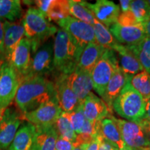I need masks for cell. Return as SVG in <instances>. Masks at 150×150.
Here are the masks:
<instances>
[{"label": "cell", "mask_w": 150, "mask_h": 150, "mask_svg": "<svg viewBox=\"0 0 150 150\" xmlns=\"http://www.w3.org/2000/svg\"><path fill=\"white\" fill-rule=\"evenodd\" d=\"M64 76L69 87L77 97L79 102L82 104L86 97L93 89L91 74L76 67L72 72L64 74Z\"/></svg>", "instance_id": "15"}, {"label": "cell", "mask_w": 150, "mask_h": 150, "mask_svg": "<svg viewBox=\"0 0 150 150\" xmlns=\"http://www.w3.org/2000/svg\"><path fill=\"white\" fill-rule=\"evenodd\" d=\"M141 150H150V147H146V148H144V149H142Z\"/></svg>", "instance_id": "46"}, {"label": "cell", "mask_w": 150, "mask_h": 150, "mask_svg": "<svg viewBox=\"0 0 150 150\" xmlns=\"http://www.w3.org/2000/svg\"><path fill=\"white\" fill-rule=\"evenodd\" d=\"M145 117L150 120V99L149 102H147V106H146V115Z\"/></svg>", "instance_id": "43"}, {"label": "cell", "mask_w": 150, "mask_h": 150, "mask_svg": "<svg viewBox=\"0 0 150 150\" xmlns=\"http://www.w3.org/2000/svg\"><path fill=\"white\" fill-rule=\"evenodd\" d=\"M123 150H126V149H123Z\"/></svg>", "instance_id": "49"}, {"label": "cell", "mask_w": 150, "mask_h": 150, "mask_svg": "<svg viewBox=\"0 0 150 150\" xmlns=\"http://www.w3.org/2000/svg\"><path fill=\"white\" fill-rule=\"evenodd\" d=\"M88 145V144H83V145L76 146V147H74V149L72 150H86Z\"/></svg>", "instance_id": "44"}, {"label": "cell", "mask_w": 150, "mask_h": 150, "mask_svg": "<svg viewBox=\"0 0 150 150\" xmlns=\"http://www.w3.org/2000/svg\"><path fill=\"white\" fill-rule=\"evenodd\" d=\"M93 27L95 33L96 42L105 49L113 50L119 42L114 38L109 29L96 19L94 21Z\"/></svg>", "instance_id": "27"}, {"label": "cell", "mask_w": 150, "mask_h": 150, "mask_svg": "<svg viewBox=\"0 0 150 150\" xmlns=\"http://www.w3.org/2000/svg\"><path fill=\"white\" fill-rule=\"evenodd\" d=\"M22 22L24 35L31 42L33 53L57 32V28L38 8L31 7L28 9Z\"/></svg>", "instance_id": "2"}, {"label": "cell", "mask_w": 150, "mask_h": 150, "mask_svg": "<svg viewBox=\"0 0 150 150\" xmlns=\"http://www.w3.org/2000/svg\"><path fill=\"white\" fill-rule=\"evenodd\" d=\"M62 113L69 120L70 122L72 125V127L76 134H79L81 129L84 125L86 121L85 115L83 114V108H82V104H80L76 109L73 111L65 112H63Z\"/></svg>", "instance_id": "33"}, {"label": "cell", "mask_w": 150, "mask_h": 150, "mask_svg": "<svg viewBox=\"0 0 150 150\" xmlns=\"http://www.w3.org/2000/svg\"><path fill=\"white\" fill-rule=\"evenodd\" d=\"M58 104L63 112H69L81 104L77 97L69 87L63 74H56L53 81Z\"/></svg>", "instance_id": "14"}, {"label": "cell", "mask_w": 150, "mask_h": 150, "mask_svg": "<svg viewBox=\"0 0 150 150\" xmlns=\"http://www.w3.org/2000/svg\"><path fill=\"white\" fill-rule=\"evenodd\" d=\"M117 23L122 26H134L140 24L137 21L136 18H135L131 10L121 12L117 18Z\"/></svg>", "instance_id": "34"}, {"label": "cell", "mask_w": 150, "mask_h": 150, "mask_svg": "<svg viewBox=\"0 0 150 150\" xmlns=\"http://www.w3.org/2000/svg\"><path fill=\"white\" fill-rule=\"evenodd\" d=\"M108 29L117 42L125 46L136 45L147 37L142 24L134 26H122L116 22Z\"/></svg>", "instance_id": "13"}, {"label": "cell", "mask_w": 150, "mask_h": 150, "mask_svg": "<svg viewBox=\"0 0 150 150\" xmlns=\"http://www.w3.org/2000/svg\"><path fill=\"white\" fill-rule=\"evenodd\" d=\"M106 49L96 42H90L86 47L79 59L77 67L80 70L91 74L93 67L102 57Z\"/></svg>", "instance_id": "21"}, {"label": "cell", "mask_w": 150, "mask_h": 150, "mask_svg": "<svg viewBox=\"0 0 150 150\" xmlns=\"http://www.w3.org/2000/svg\"><path fill=\"white\" fill-rule=\"evenodd\" d=\"M103 138L102 136L97 135L92 140V141L88 145L86 150H99V146H100L101 142Z\"/></svg>", "instance_id": "39"}, {"label": "cell", "mask_w": 150, "mask_h": 150, "mask_svg": "<svg viewBox=\"0 0 150 150\" xmlns=\"http://www.w3.org/2000/svg\"><path fill=\"white\" fill-rule=\"evenodd\" d=\"M81 104L86 119L93 123L102 121L112 115V111L104 101L92 92L88 95Z\"/></svg>", "instance_id": "17"}, {"label": "cell", "mask_w": 150, "mask_h": 150, "mask_svg": "<svg viewBox=\"0 0 150 150\" xmlns=\"http://www.w3.org/2000/svg\"><path fill=\"white\" fill-rule=\"evenodd\" d=\"M127 47L136 56L143 70L150 74V38L146 37L136 45Z\"/></svg>", "instance_id": "30"}, {"label": "cell", "mask_w": 150, "mask_h": 150, "mask_svg": "<svg viewBox=\"0 0 150 150\" xmlns=\"http://www.w3.org/2000/svg\"><path fill=\"white\" fill-rule=\"evenodd\" d=\"M130 10L137 21L142 24L150 19V6L147 1L134 0L131 1Z\"/></svg>", "instance_id": "32"}, {"label": "cell", "mask_w": 150, "mask_h": 150, "mask_svg": "<svg viewBox=\"0 0 150 150\" xmlns=\"http://www.w3.org/2000/svg\"><path fill=\"white\" fill-rule=\"evenodd\" d=\"M54 126L60 138L69 140L73 143L75 142L76 137V133L73 130L69 120L63 113L59 116Z\"/></svg>", "instance_id": "31"}, {"label": "cell", "mask_w": 150, "mask_h": 150, "mask_svg": "<svg viewBox=\"0 0 150 150\" xmlns=\"http://www.w3.org/2000/svg\"><path fill=\"white\" fill-rule=\"evenodd\" d=\"M119 61L113 50L106 49L91 72L93 89L102 98L110 78L119 67Z\"/></svg>", "instance_id": "5"}, {"label": "cell", "mask_w": 150, "mask_h": 150, "mask_svg": "<svg viewBox=\"0 0 150 150\" xmlns=\"http://www.w3.org/2000/svg\"><path fill=\"white\" fill-rule=\"evenodd\" d=\"M127 81H128V79L127 78V76H125V74H124L119 66L108 81L104 97L102 98L105 104L107 105L108 108L112 112V103L116 97L118 96V95L122 90L123 87Z\"/></svg>", "instance_id": "23"}, {"label": "cell", "mask_w": 150, "mask_h": 150, "mask_svg": "<svg viewBox=\"0 0 150 150\" xmlns=\"http://www.w3.org/2000/svg\"><path fill=\"white\" fill-rule=\"evenodd\" d=\"M2 63H3L2 61H0V66H1V65L2 64Z\"/></svg>", "instance_id": "48"}, {"label": "cell", "mask_w": 150, "mask_h": 150, "mask_svg": "<svg viewBox=\"0 0 150 150\" xmlns=\"http://www.w3.org/2000/svg\"><path fill=\"white\" fill-rule=\"evenodd\" d=\"M99 134L103 139L115 146L119 150L125 149L119 127L116 123L114 116L112 115L101 121Z\"/></svg>", "instance_id": "20"}, {"label": "cell", "mask_w": 150, "mask_h": 150, "mask_svg": "<svg viewBox=\"0 0 150 150\" xmlns=\"http://www.w3.org/2000/svg\"><path fill=\"white\" fill-rule=\"evenodd\" d=\"M58 138L59 136L54 126L35 128L31 150H56Z\"/></svg>", "instance_id": "22"}, {"label": "cell", "mask_w": 150, "mask_h": 150, "mask_svg": "<svg viewBox=\"0 0 150 150\" xmlns=\"http://www.w3.org/2000/svg\"><path fill=\"white\" fill-rule=\"evenodd\" d=\"M35 128L29 122L24 124L18 129L8 150H31Z\"/></svg>", "instance_id": "24"}, {"label": "cell", "mask_w": 150, "mask_h": 150, "mask_svg": "<svg viewBox=\"0 0 150 150\" xmlns=\"http://www.w3.org/2000/svg\"><path fill=\"white\" fill-rule=\"evenodd\" d=\"M74 147V143L69 140H65L60 137L56 140L55 145L56 150H72Z\"/></svg>", "instance_id": "35"}, {"label": "cell", "mask_w": 150, "mask_h": 150, "mask_svg": "<svg viewBox=\"0 0 150 150\" xmlns=\"http://www.w3.org/2000/svg\"><path fill=\"white\" fill-rule=\"evenodd\" d=\"M4 20H0V61L4 62Z\"/></svg>", "instance_id": "38"}, {"label": "cell", "mask_w": 150, "mask_h": 150, "mask_svg": "<svg viewBox=\"0 0 150 150\" xmlns=\"http://www.w3.org/2000/svg\"><path fill=\"white\" fill-rule=\"evenodd\" d=\"M62 112L57 101H52L24 114L23 117L35 128H43L54 126Z\"/></svg>", "instance_id": "10"}, {"label": "cell", "mask_w": 150, "mask_h": 150, "mask_svg": "<svg viewBox=\"0 0 150 150\" xmlns=\"http://www.w3.org/2000/svg\"><path fill=\"white\" fill-rule=\"evenodd\" d=\"M23 115L11 108L6 110L2 120L0 122V150L8 149L22 123Z\"/></svg>", "instance_id": "11"}, {"label": "cell", "mask_w": 150, "mask_h": 150, "mask_svg": "<svg viewBox=\"0 0 150 150\" xmlns=\"http://www.w3.org/2000/svg\"><path fill=\"white\" fill-rule=\"evenodd\" d=\"M147 3L149 4V6H150V0H149V1H147Z\"/></svg>", "instance_id": "47"}, {"label": "cell", "mask_w": 150, "mask_h": 150, "mask_svg": "<svg viewBox=\"0 0 150 150\" xmlns=\"http://www.w3.org/2000/svg\"><path fill=\"white\" fill-rule=\"evenodd\" d=\"M70 13L74 18L93 26L95 18L89 8L87 1L70 0Z\"/></svg>", "instance_id": "25"}, {"label": "cell", "mask_w": 150, "mask_h": 150, "mask_svg": "<svg viewBox=\"0 0 150 150\" xmlns=\"http://www.w3.org/2000/svg\"><path fill=\"white\" fill-rule=\"evenodd\" d=\"M142 25L144 29V31H145L146 36L150 38V19L142 23Z\"/></svg>", "instance_id": "42"}, {"label": "cell", "mask_w": 150, "mask_h": 150, "mask_svg": "<svg viewBox=\"0 0 150 150\" xmlns=\"http://www.w3.org/2000/svg\"><path fill=\"white\" fill-rule=\"evenodd\" d=\"M128 83L132 86L147 104L150 99V74L143 70L133 76L128 80Z\"/></svg>", "instance_id": "26"}, {"label": "cell", "mask_w": 150, "mask_h": 150, "mask_svg": "<svg viewBox=\"0 0 150 150\" xmlns=\"http://www.w3.org/2000/svg\"><path fill=\"white\" fill-rule=\"evenodd\" d=\"M131 0H120V8L122 12H125L130 10V6H131Z\"/></svg>", "instance_id": "41"}, {"label": "cell", "mask_w": 150, "mask_h": 150, "mask_svg": "<svg viewBox=\"0 0 150 150\" xmlns=\"http://www.w3.org/2000/svg\"><path fill=\"white\" fill-rule=\"evenodd\" d=\"M52 101H57L53 81L38 76L24 79L15 97L16 104L22 115Z\"/></svg>", "instance_id": "1"}, {"label": "cell", "mask_w": 150, "mask_h": 150, "mask_svg": "<svg viewBox=\"0 0 150 150\" xmlns=\"http://www.w3.org/2000/svg\"><path fill=\"white\" fill-rule=\"evenodd\" d=\"M24 29L22 22L4 21V52L5 61H7L11 54L24 38Z\"/></svg>", "instance_id": "18"}, {"label": "cell", "mask_w": 150, "mask_h": 150, "mask_svg": "<svg viewBox=\"0 0 150 150\" xmlns=\"http://www.w3.org/2000/svg\"><path fill=\"white\" fill-rule=\"evenodd\" d=\"M119 127L126 150H141L150 147L145 133L138 122L117 119L114 117Z\"/></svg>", "instance_id": "9"}, {"label": "cell", "mask_w": 150, "mask_h": 150, "mask_svg": "<svg viewBox=\"0 0 150 150\" xmlns=\"http://www.w3.org/2000/svg\"><path fill=\"white\" fill-rule=\"evenodd\" d=\"M88 6L95 19L108 28L117 22L120 14L119 6L108 0H97L93 4L88 2Z\"/></svg>", "instance_id": "16"}, {"label": "cell", "mask_w": 150, "mask_h": 150, "mask_svg": "<svg viewBox=\"0 0 150 150\" xmlns=\"http://www.w3.org/2000/svg\"><path fill=\"white\" fill-rule=\"evenodd\" d=\"M53 65L56 74H67L77 66L76 49L67 33L59 29L54 41Z\"/></svg>", "instance_id": "4"}, {"label": "cell", "mask_w": 150, "mask_h": 150, "mask_svg": "<svg viewBox=\"0 0 150 150\" xmlns=\"http://www.w3.org/2000/svg\"><path fill=\"white\" fill-rule=\"evenodd\" d=\"M22 8L19 0H0V20L14 22L21 18Z\"/></svg>", "instance_id": "28"}, {"label": "cell", "mask_w": 150, "mask_h": 150, "mask_svg": "<svg viewBox=\"0 0 150 150\" xmlns=\"http://www.w3.org/2000/svg\"><path fill=\"white\" fill-rule=\"evenodd\" d=\"M53 46L54 42L47 41L35 52L31 59L29 72L24 79L37 76L47 77V76L54 72Z\"/></svg>", "instance_id": "8"}, {"label": "cell", "mask_w": 150, "mask_h": 150, "mask_svg": "<svg viewBox=\"0 0 150 150\" xmlns=\"http://www.w3.org/2000/svg\"><path fill=\"white\" fill-rule=\"evenodd\" d=\"M6 108L0 107V122H1V120H2L3 117H4V115L5 111H6Z\"/></svg>", "instance_id": "45"}, {"label": "cell", "mask_w": 150, "mask_h": 150, "mask_svg": "<svg viewBox=\"0 0 150 150\" xmlns=\"http://www.w3.org/2000/svg\"><path fill=\"white\" fill-rule=\"evenodd\" d=\"M113 51L117 52L119 54L120 67L128 80L133 76L144 70L136 56L127 48V46L118 43L114 48Z\"/></svg>", "instance_id": "19"}, {"label": "cell", "mask_w": 150, "mask_h": 150, "mask_svg": "<svg viewBox=\"0 0 150 150\" xmlns=\"http://www.w3.org/2000/svg\"><path fill=\"white\" fill-rule=\"evenodd\" d=\"M70 16V4L67 0H52L45 14L49 21H54L57 23Z\"/></svg>", "instance_id": "29"}, {"label": "cell", "mask_w": 150, "mask_h": 150, "mask_svg": "<svg viewBox=\"0 0 150 150\" xmlns=\"http://www.w3.org/2000/svg\"><path fill=\"white\" fill-rule=\"evenodd\" d=\"M99 150H119L117 147L115 146L112 145L109 142H108L106 140L102 139V142H101L100 146H99Z\"/></svg>", "instance_id": "40"}, {"label": "cell", "mask_w": 150, "mask_h": 150, "mask_svg": "<svg viewBox=\"0 0 150 150\" xmlns=\"http://www.w3.org/2000/svg\"><path fill=\"white\" fill-rule=\"evenodd\" d=\"M140 127H142V130L145 133L146 138L148 140L150 147V120L148 118L144 117L138 122Z\"/></svg>", "instance_id": "36"}, {"label": "cell", "mask_w": 150, "mask_h": 150, "mask_svg": "<svg viewBox=\"0 0 150 150\" xmlns=\"http://www.w3.org/2000/svg\"><path fill=\"white\" fill-rule=\"evenodd\" d=\"M146 106L141 95L128 82L112 103V108L117 115L134 122H138L145 117Z\"/></svg>", "instance_id": "3"}, {"label": "cell", "mask_w": 150, "mask_h": 150, "mask_svg": "<svg viewBox=\"0 0 150 150\" xmlns=\"http://www.w3.org/2000/svg\"><path fill=\"white\" fill-rule=\"evenodd\" d=\"M31 45L26 38H22L11 54L7 62L11 65L22 80L27 76L31 65Z\"/></svg>", "instance_id": "12"}, {"label": "cell", "mask_w": 150, "mask_h": 150, "mask_svg": "<svg viewBox=\"0 0 150 150\" xmlns=\"http://www.w3.org/2000/svg\"><path fill=\"white\" fill-rule=\"evenodd\" d=\"M36 5L38 9L45 16V14L47 11L49 7L52 3V0H38V1H33Z\"/></svg>", "instance_id": "37"}, {"label": "cell", "mask_w": 150, "mask_h": 150, "mask_svg": "<svg viewBox=\"0 0 150 150\" xmlns=\"http://www.w3.org/2000/svg\"><path fill=\"white\" fill-rule=\"evenodd\" d=\"M21 79L7 61L0 66V107L8 108L16 97Z\"/></svg>", "instance_id": "7"}, {"label": "cell", "mask_w": 150, "mask_h": 150, "mask_svg": "<svg viewBox=\"0 0 150 150\" xmlns=\"http://www.w3.org/2000/svg\"><path fill=\"white\" fill-rule=\"evenodd\" d=\"M61 29L68 34L76 49L78 59L90 42H96L93 26L69 16L58 22Z\"/></svg>", "instance_id": "6"}]
</instances>
